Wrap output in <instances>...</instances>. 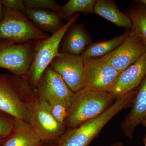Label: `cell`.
Here are the masks:
<instances>
[{
	"mask_svg": "<svg viewBox=\"0 0 146 146\" xmlns=\"http://www.w3.org/2000/svg\"><path fill=\"white\" fill-rule=\"evenodd\" d=\"M20 91L29 123L44 143L57 142L65 130V125L53 117L46 102L23 77L20 82Z\"/></svg>",
	"mask_w": 146,
	"mask_h": 146,
	"instance_id": "cell-1",
	"label": "cell"
},
{
	"mask_svg": "<svg viewBox=\"0 0 146 146\" xmlns=\"http://www.w3.org/2000/svg\"><path fill=\"white\" fill-rule=\"evenodd\" d=\"M137 91L118 98L104 113L95 119L74 128L65 130L56 146H89L103 128L123 110L133 104Z\"/></svg>",
	"mask_w": 146,
	"mask_h": 146,
	"instance_id": "cell-2",
	"label": "cell"
},
{
	"mask_svg": "<svg viewBox=\"0 0 146 146\" xmlns=\"http://www.w3.org/2000/svg\"><path fill=\"white\" fill-rule=\"evenodd\" d=\"M108 92L83 88L74 93L65 125L74 128L95 119L104 113L114 102Z\"/></svg>",
	"mask_w": 146,
	"mask_h": 146,
	"instance_id": "cell-3",
	"label": "cell"
},
{
	"mask_svg": "<svg viewBox=\"0 0 146 146\" xmlns=\"http://www.w3.org/2000/svg\"><path fill=\"white\" fill-rule=\"evenodd\" d=\"M78 17V13L74 14L58 31L47 39L35 40L31 65L27 72L23 77L34 89H36L42 74L52 60L61 55L59 48L61 40L67 30L75 23Z\"/></svg>",
	"mask_w": 146,
	"mask_h": 146,
	"instance_id": "cell-4",
	"label": "cell"
},
{
	"mask_svg": "<svg viewBox=\"0 0 146 146\" xmlns=\"http://www.w3.org/2000/svg\"><path fill=\"white\" fill-rule=\"evenodd\" d=\"M4 16L0 23V40L16 43L45 39L50 35L39 30L24 13L4 7Z\"/></svg>",
	"mask_w": 146,
	"mask_h": 146,
	"instance_id": "cell-5",
	"label": "cell"
},
{
	"mask_svg": "<svg viewBox=\"0 0 146 146\" xmlns=\"http://www.w3.org/2000/svg\"><path fill=\"white\" fill-rule=\"evenodd\" d=\"M35 44V40L18 43L0 40V68L8 70L14 75L23 77L31 65Z\"/></svg>",
	"mask_w": 146,
	"mask_h": 146,
	"instance_id": "cell-6",
	"label": "cell"
},
{
	"mask_svg": "<svg viewBox=\"0 0 146 146\" xmlns=\"http://www.w3.org/2000/svg\"><path fill=\"white\" fill-rule=\"evenodd\" d=\"M21 78L14 75L0 74V111L16 119L28 122L20 91Z\"/></svg>",
	"mask_w": 146,
	"mask_h": 146,
	"instance_id": "cell-7",
	"label": "cell"
},
{
	"mask_svg": "<svg viewBox=\"0 0 146 146\" xmlns=\"http://www.w3.org/2000/svg\"><path fill=\"white\" fill-rule=\"evenodd\" d=\"M146 52V43L136 32L131 30L119 46L101 58L121 73Z\"/></svg>",
	"mask_w": 146,
	"mask_h": 146,
	"instance_id": "cell-8",
	"label": "cell"
},
{
	"mask_svg": "<svg viewBox=\"0 0 146 146\" xmlns=\"http://www.w3.org/2000/svg\"><path fill=\"white\" fill-rule=\"evenodd\" d=\"M84 65L83 88L110 93L120 73L101 58L84 60Z\"/></svg>",
	"mask_w": 146,
	"mask_h": 146,
	"instance_id": "cell-9",
	"label": "cell"
},
{
	"mask_svg": "<svg viewBox=\"0 0 146 146\" xmlns=\"http://www.w3.org/2000/svg\"><path fill=\"white\" fill-rule=\"evenodd\" d=\"M49 67L60 75L73 93L83 88L84 60L81 55L62 53Z\"/></svg>",
	"mask_w": 146,
	"mask_h": 146,
	"instance_id": "cell-10",
	"label": "cell"
},
{
	"mask_svg": "<svg viewBox=\"0 0 146 146\" xmlns=\"http://www.w3.org/2000/svg\"><path fill=\"white\" fill-rule=\"evenodd\" d=\"M43 98H54L63 103L69 110L74 93L58 73L49 67L46 69L35 89Z\"/></svg>",
	"mask_w": 146,
	"mask_h": 146,
	"instance_id": "cell-11",
	"label": "cell"
},
{
	"mask_svg": "<svg viewBox=\"0 0 146 146\" xmlns=\"http://www.w3.org/2000/svg\"><path fill=\"white\" fill-rule=\"evenodd\" d=\"M146 75V52L136 62L120 73L110 94L114 100L133 91Z\"/></svg>",
	"mask_w": 146,
	"mask_h": 146,
	"instance_id": "cell-12",
	"label": "cell"
},
{
	"mask_svg": "<svg viewBox=\"0 0 146 146\" xmlns=\"http://www.w3.org/2000/svg\"><path fill=\"white\" fill-rule=\"evenodd\" d=\"M92 43L91 36L83 24L75 23L64 34L59 46V52L60 54L81 55Z\"/></svg>",
	"mask_w": 146,
	"mask_h": 146,
	"instance_id": "cell-13",
	"label": "cell"
},
{
	"mask_svg": "<svg viewBox=\"0 0 146 146\" xmlns=\"http://www.w3.org/2000/svg\"><path fill=\"white\" fill-rule=\"evenodd\" d=\"M146 115V75L137 90L130 112L121 124L127 137L132 138L135 129L141 123Z\"/></svg>",
	"mask_w": 146,
	"mask_h": 146,
	"instance_id": "cell-14",
	"label": "cell"
},
{
	"mask_svg": "<svg viewBox=\"0 0 146 146\" xmlns=\"http://www.w3.org/2000/svg\"><path fill=\"white\" fill-rule=\"evenodd\" d=\"M43 143L27 121L15 119L13 130L2 146H41Z\"/></svg>",
	"mask_w": 146,
	"mask_h": 146,
	"instance_id": "cell-15",
	"label": "cell"
},
{
	"mask_svg": "<svg viewBox=\"0 0 146 146\" xmlns=\"http://www.w3.org/2000/svg\"><path fill=\"white\" fill-rule=\"evenodd\" d=\"M24 14L40 31L52 35L58 31L65 25L57 12L51 11L27 9Z\"/></svg>",
	"mask_w": 146,
	"mask_h": 146,
	"instance_id": "cell-16",
	"label": "cell"
},
{
	"mask_svg": "<svg viewBox=\"0 0 146 146\" xmlns=\"http://www.w3.org/2000/svg\"><path fill=\"white\" fill-rule=\"evenodd\" d=\"M94 13L101 16L120 27L128 30L132 29L131 21L127 14L119 9L116 3L111 0H98L94 7Z\"/></svg>",
	"mask_w": 146,
	"mask_h": 146,
	"instance_id": "cell-17",
	"label": "cell"
},
{
	"mask_svg": "<svg viewBox=\"0 0 146 146\" xmlns=\"http://www.w3.org/2000/svg\"><path fill=\"white\" fill-rule=\"evenodd\" d=\"M130 31H127L121 35L110 40L92 43L81 55L84 60L100 58L110 53L122 44Z\"/></svg>",
	"mask_w": 146,
	"mask_h": 146,
	"instance_id": "cell-18",
	"label": "cell"
},
{
	"mask_svg": "<svg viewBox=\"0 0 146 146\" xmlns=\"http://www.w3.org/2000/svg\"><path fill=\"white\" fill-rule=\"evenodd\" d=\"M96 0H70L64 5L60 6L58 14L62 19L72 17L77 12L84 14L94 13Z\"/></svg>",
	"mask_w": 146,
	"mask_h": 146,
	"instance_id": "cell-19",
	"label": "cell"
},
{
	"mask_svg": "<svg viewBox=\"0 0 146 146\" xmlns=\"http://www.w3.org/2000/svg\"><path fill=\"white\" fill-rule=\"evenodd\" d=\"M132 23L131 30L136 32L146 44V8L133 9L127 14Z\"/></svg>",
	"mask_w": 146,
	"mask_h": 146,
	"instance_id": "cell-20",
	"label": "cell"
},
{
	"mask_svg": "<svg viewBox=\"0 0 146 146\" xmlns=\"http://www.w3.org/2000/svg\"><path fill=\"white\" fill-rule=\"evenodd\" d=\"M43 98L48 104L53 117L58 122L65 124L68 110L65 105L54 98L47 97Z\"/></svg>",
	"mask_w": 146,
	"mask_h": 146,
	"instance_id": "cell-21",
	"label": "cell"
},
{
	"mask_svg": "<svg viewBox=\"0 0 146 146\" xmlns=\"http://www.w3.org/2000/svg\"><path fill=\"white\" fill-rule=\"evenodd\" d=\"M27 9H37L57 12L60 6L53 0H23Z\"/></svg>",
	"mask_w": 146,
	"mask_h": 146,
	"instance_id": "cell-22",
	"label": "cell"
},
{
	"mask_svg": "<svg viewBox=\"0 0 146 146\" xmlns=\"http://www.w3.org/2000/svg\"><path fill=\"white\" fill-rule=\"evenodd\" d=\"M15 119L0 111V137L6 138L12 132Z\"/></svg>",
	"mask_w": 146,
	"mask_h": 146,
	"instance_id": "cell-23",
	"label": "cell"
},
{
	"mask_svg": "<svg viewBox=\"0 0 146 146\" xmlns=\"http://www.w3.org/2000/svg\"><path fill=\"white\" fill-rule=\"evenodd\" d=\"M1 2L5 8L18 11L23 13L27 9L23 0H1Z\"/></svg>",
	"mask_w": 146,
	"mask_h": 146,
	"instance_id": "cell-24",
	"label": "cell"
},
{
	"mask_svg": "<svg viewBox=\"0 0 146 146\" xmlns=\"http://www.w3.org/2000/svg\"><path fill=\"white\" fill-rule=\"evenodd\" d=\"M4 7L1 1H0V23L2 21L4 18Z\"/></svg>",
	"mask_w": 146,
	"mask_h": 146,
	"instance_id": "cell-25",
	"label": "cell"
},
{
	"mask_svg": "<svg viewBox=\"0 0 146 146\" xmlns=\"http://www.w3.org/2000/svg\"><path fill=\"white\" fill-rule=\"evenodd\" d=\"M111 146H124V145L120 141H117V142H114Z\"/></svg>",
	"mask_w": 146,
	"mask_h": 146,
	"instance_id": "cell-26",
	"label": "cell"
},
{
	"mask_svg": "<svg viewBox=\"0 0 146 146\" xmlns=\"http://www.w3.org/2000/svg\"><path fill=\"white\" fill-rule=\"evenodd\" d=\"M141 124L146 128V115L144 118L143 119L142 121Z\"/></svg>",
	"mask_w": 146,
	"mask_h": 146,
	"instance_id": "cell-27",
	"label": "cell"
},
{
	"mask_svg": "<svg viewBox=\"0 0 146 146\" xmlns=\"http://www.w3.org/2000/svg\"><path fill=\"white\" fill-rule=\"evenodd\" d=\"M5 138L0 137V146H2L3 144L4 143V141Z\"/></svg>",
	"mask_w": 146,
	"mask_h": 146,
	"instance_id": "cell-28",
	"label": "cell"
},
{
	"mask_svg": "<svg viewBox=\"0 0 146 146\" xmlns=\"http://www.w3.org/2000/svg\"><path fill=\"white\" fill-rule=\"evenodd\" d=\"M137 1L146 6V0H140V1Z\"/></svg>",
	"mask_w": 146,
	"mask_h": 146,
	"instance_id": "cell-29",
	"label": "cell"
},
{
	"mask_svg": "<svg viewBox=\"0 0 146 146\" xmlns=\"http://www.w3.org/2000/svg\"><path fill=\"white\" fill-rule=\"evenodd\" d=\"M144 143H145V146H146V134L144 139Z\"/></svg>",
	"mask_w": 146,
	"mask_h": 146,
	"instance_id": "cell-30",
	"label": "cell"
},
{
	"mask_svg": "<svg viewBox=\"0 0 146 146\" xmlns=\"http://www.w3.org/2000/svg\"><path fill=\"white\" fill-rule=\"evenodd\" d=\"M41 146H54L52 145H42Z\"/></svg>",
	"mask_w": 146,
	"mask_h": 146,
	"instance_id": "cell-31",
	"label": "cell"
}]
</instances>
